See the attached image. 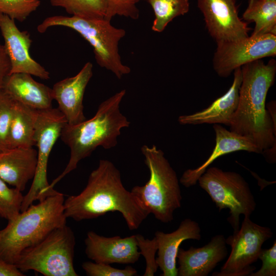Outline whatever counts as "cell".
I'll list each match as a JSON object with an SVG mask.
<instances>
[{
	"instance_id": "6da1fadb",
	"label": "cell",
	"mask_w": 276,
	"mask_h": 276,
	"mask_svg": "<svg viewBox=\"0 0 276 276\" xmlns=\"http://www.w3.org/2000/svg\"><path fill=\"white\" fill-rule=\"evenodd\" d=\"M63 205L66 218L76 221L117 211L130 230L137 229L149 214L139 198L126 189L119 170L107 159L99 160L85 188L79 194L68 196Z\"/></svg>"
},
{
	"instance_id": "7a4b0ae2",
	"label": "cell",
	"mask_w": 276,
	"mask_h": 276,
	"mask_svg": "<svg viewBox=\"0 0 276 276\" xmlns=\"http://www.w3.org/2000/svg\"><path fill=\"white\" fill-rule=\"evenodd\" d=\"M241 68L239 103L230 130L249 139L262 152L276 144V126L266 107L268 91L274 82L276 62L272 59L265 63L259 59Z\"/></svg>"
},
{
	"instance_id": "3957f363",
	"label": "cell",
	"mask_w": 276,
	"mask_h": 276,
	"mask_svg": "<svg viewBox=\"0 0 276 276\" xmlns=\"http://www.w3.org/2000/svg\"><path fill=\"white\" fill-rule=\"evenodd\" d=\"M125 94L126 90L123 89L102 102L91 119L75 125H64L60 137L70 149V157L63 172L50 183L49 189H54L60 180L77 168L80 160L89 156L97 147L109 149L117 145L121 129L130 124L120 110Z\"/></svg>"
},
{
	"instance_id": "277c9868",
	"label": "cell",
	"mask_w": 276,
	"mask_h": 276,
	"mask_svg": "<svg viewBox=\"0 0 276 276\" xmlns=\"http://www.w3.org/2000/svg\"><path fill=\"white\" fill-rule=\"evenodd\" d=\"M64 200V195L58 192L36 204L33 203L9 220L0 230V259L14 264L22 251L66 224Z\"/></svg>"
},
{
	"instance_id": "5b68a950",
	"label": "cell",
	"mask_w": 276,
	"mask_h": 276,
	"mask_svg": "<svg viewBox=\"0 0 276 276\" xmlns=\"http://www.w3.org/2000/svg\"><path fill=\"white\" fill-rule=\"evenodd\" d=\"M61 26L78 32L91 45L97 63L111 72L120 79L129 74L130 68L123 64L119 54L120 41L126 31L113 26L105 18L79 16L55 15L44 19L37 27L39 33H44L53 27Z\"/></svg>"
},
{
	"instance_id": "8992f818",
	"label": "cell",
	"mask_w": 276,
	"mask_h": 276,
	"mask_svg": "<svg viewBox=\"0 0 276 276\" xmlns=\"http://www.w3.org/2000/svg\"><path fill=\"white\" fill-rule=\"evenodd\" d=\"M141 151L150 177L145 185L135 186L131 191L156 219L163 223L171 222L174 211L181 205L182 196L176 173L164 152L156 146L143 145Z\"/></svg>"
},
{
	"instance_id": "52a82bcc",
	"label": "cell",
	"mask_w": 276,
	"mask_h": 276,
	"mask_svg": "<svg viewBox=\"0 0 276 276\" xmlns=\"http://www.w3.org/2000/svg\"><path fill=\"white\" fill-rule=\"evenodd\" d=\"M76 240L66 224L24 251L14 265L21 271L33 270L45 276H78L74 266Z\"/></svg>"
},
{
	"instance_id": "ba28073f",
	"label": "cell",
	"mask_w": 276,
	"mask_h": 276,
	"mask_svg": "<svg viewBox=\"0 0 276 276\" xmlns=\"http://www.w3.org/2000/svg\"><path fill=\"white\" fill-rule=\"evenodd\" d=\"M199 186L210 196L219 211L228 209L227 221L233 233L240 228V216L250 217L256 202L248 183L238 173L209 167L199 178Z\"/></svg>"
},
{
	"instance_id": "9c48e42d",
	"label": "cell",
	"mask_w": 276,
	"mask_h": 276,
	"mask_svg": "<svg viewBox=\"0 0 276 276\" xmlns=\"http://www.w3.org/2000/svg\"><path fill=\"white\" fill-rule=\"evenodd\" d=\"M66 123L64 116L58 108L37 110L34 136L37 148L36 169L31 187L24 196L20 212L26 210L35 201H41L58 192L49 188L48 163L52 148Z\"/></svg>"
},
{
	"instance_id": "30bf717a",
	"label": "cell",
	"mask_w": 276,
	"mask_h": 276,
	"mask_svg": "<svg viewBox=\"0 0 276 276\" xmlns=\"http://www.w3.org/2000/svg\"><path fill=\"white\" fill-rule=\"evenodd\" d=\"M273 236L271 229L259 225L244 217L241 227L226 239L230 245V255L219 272L215 276H247L254 272L256 267L251 265L259 259L264 243Z\"/></svg>"
},
{
	"instance_id": "8fae6325",
	"label": "cell",
	"mask_w": 276,
	"mask_h": 276,
	"mask_svg": "<svg viewBox=\"0 0 276 276\" xmlns=\"http://www.w3.org/2000/svg\"><path fill=\"white\" fill-rule=\"evenodd\" d=\"M213 67L223 78L229 76L243 65L276 55V35L266 34L248 36L235 40L217 42Z\"/></svg>"
},
{
	"instance_id": "7c38bea8",
	"label": "cell",
	"mask_w": 276,
	"mask_h": 276,
	"mask_svg": "<svg viewBox=\"0 0 276 276\" xmlns=\"http://www.w3.org/2000/svg\"><path fill=\"white\" fill-rule=\"evenodd\" d=\"M206 28L217 42L249 36L250 29L239 16L235 0H197Z\"/></svg>"
},
{
	"instance_id": "4fadbf2b",
	"label": "cell",
	"mask_w": 276,
	"mask_h": 276,
	"mask_svg": "<svg viewBox=\"0 0 276 276\" xmlns=\"http://www.w3.org/2000/svg\"><path fill=\"white\" fill-rule=\"evenodd\" d=\"M0 30L11 63L10 74L26 73L44 80L50 79V73L30 54L32 40L27 31L19 30L14 20L1 13Z\"/></svg>"
},
{
	"instance_id": "5bb4252c",
	"label": "cell",
	"mask_w": 276,
	"mask_h": 276,
	"mask_svg": "<svg viewBox=\"0 0 276 276\" xmlns=\"http://www.w3.org/2000/svg\"><path fill=\"white\" fill-rule=\"evenodd\" d=\"M84 242L87 257L96 263L134 264L141 256L135 235L108 237L89 231Z\"/></svg>"
},
{
	"instance_id": "9a60e30c",
	"label": "cell",
	"mask_w": 276,
	"mask_h": 276,
	"mask_svg": "<svg viewBox=\"0 0 276 276\" xmlns=\"http://www.w3.org/2000/svg\"><path fill=\"white\" fill-rule=\"evenodd\" d=\"M93 64L87 62L77 75L56 82L52 88L53 99L68 124L75 125L86 120L83 100L86 87L93 76Z\"/></svg>"
},
{
	"instance_id": "2e32d148",
	"label": "cell",
	"mask_w": 276,
	"mask_h": 276,
	"mask_svg": "<svg viewBox=\"0 0 276 276\" xmlns=\"http://www.w3.org/2000/svg\"><path fill=\"white\" fill-rule=\"evenodd\" d=\"M227 254L226 239L221 234L212 237L201 247L191 246L187 250L179 247L177 255V275L207 276Z\"/></svg>"
},
{
	"instance_id": "e0dca14e",
	"label": "cell",
	"mask_w": 276,
	"mask_h": 276,
	"mask_svg": "<svg viewBox=\"0 0 276 276\" xmlns=\"http://www.w3.org/2000/svg\"><path fill=\"white\" fill-rule=\"evenodd\" d=\"M155 238L157 244L156 262L162 271V276H177L176 259L179 246L186 240H200L201 228L198 223L186 218L174 232L166 233L157 231Z\"/></svg>"
},
{
	"instance_id": "ac0fdd59",
	"label": "cell",
	"mask_w": 276,
	"mask_h": 276,
	"mask_svg": "<svg viewBox=\"0 0 276 276\" xmlns=\"http://www.w3.org/2000/svg\"><path fill=\"white\" fill-rule=\"evenodd\" d=\"M232 84L227 91L214 101L208 108L201 111L178 117V121L181 125H198L218 124L230 125L239 103V90L242 82L241 67L234 72Z\"/></svg>"
},
{
	"instance_id": "d6986e66",
	"label": "cell",
	"mask_w": 276,
	"mask_h": 276,
	"mask_svg": "<svg viewBox=\"0 0 276 276\" xmlns=\"http://www.w3.org/2000/svg\"><path fill=\"white\" fill-rule=\"evenodd\" d=\"M213 128L216 135L214 149L202 165L195 169H187L183 173L179 182L186 188L195 185L211 164L221 156L238 151L262 153L261 151L246 137L228 130L218 124H214Z\"/></svg>"
},
{
	"instance_id": "ffe728a7",
	"label": "cell",
	"mask_w": 276,
	"mask_h": 276,
	"mask_svg": "<svg viewBox=\"0 0 276 276\" xmlns=\"http://www.w3.org/2000/svg\"><path fill=\"white\" fill-rule=\"evenodd\" d=\"M37 162V151L33 147L7 149L0 152V178L23 191L33 179Z\"/></svg>"
},
{
	"instance_id": "44dd1931",
	"label": "cell",
	"mask_w": 276,
	"mask_h": 276,
	"mask_svg": "<svg viewBox=\"0 0 276 276\" xmlns=\"http://www.w3.org/2000/svg\"><path fill=\"white\" fill-rule=\"evenodd\" d=\"M2 90L14 101L37 110L52 107V89L35 81L26 73L9 75L5 80Z\"/></svg>"
},
{
	"instance_id": "7402d4cb",
	"label": "cell",
	"mask_w": 276,
	"mask_h": 276,
	"mask_svg": "<svg viewBox=\"0 0 276 276\" xmlns=\"http://www.w3.org/2000/svg\"><path fill=\"white\" fill-rule=\"evenodd\" d=\"M37 110L14 101L7 137V148L35 146V124Z\"/></svg>"
},
{
	"instance_id": "603a6c76",
	"label": "cell",
	"mask_w": 276,
	"mask_h": 276,
	"mask_svg": "<svg viewBox=\"0 0 276 276\" xmlns=\"http://www.w3.org/2000/svg\"><path fill=\"white\" fill-rule=\"evenodd\" d=\"M243 19L255 22L251 35H276V0H249Z\"/></svg>"
},
{
	"instance_id": "cb8c5ba5",
	"label": "cell",
	"mask_w": 276,
	"mask_h": 276,
	"mask_svg": "<svg viewBox=\"0 0 276 276\" xmlns=\"http://www.w3.org/2000/svg\"><path fill=\"white\" fill-rule=\"evenodd\" d=\"M155 15L152 29L163 32L175 17L183 15L189 10V0H147Z\"/></svg>"
},
{
	"instance_id": "d4e9b609",
	"label": "cell",
	"mask_w": 276,
	"mask_h": 276,
	"mask_svg": "<svg viewBox=\"0 0 276 276\" xmlns=\"http://www.w3.org/2000/svg\"><path fill=\"white\" fill-rule=\"evenodd\" d=\"M54 7L63 8L72 16L87 17H105L106 6L104 0H50Z\"/></svg>"
},
{
	"instance_id": "484cf974",
	"label": "cell",
	"mask_w": 276,
	"mask_h": 276,
	"mask_svg": "<svg viewBox=\"0 0 276 276\" xmlns=\"http://www.w3.org/2000/svg\"><path fill=\"white\" fill-rule=\"evenodd\" d=\"M7 184L0 178V217L9 221L20 212L24 196L21 191Z\"/></svg>"
},
{
	"instance_id": "4316f807",
	"label": "cell",
	"mask_w": 276,
	"mask_h": 276,
	"mask_svg": "<svg viewBox=\"0 0 276 276\" xmlns=\"http://www.w3.org/2000/svg\"><path fill=\"white\" fill-rule=\"evenodd\" d=\"M40 5V0H0V13L23 22Z\"/></svg>"
},
{
	"instance_id": "83f0119b",
	"label": "cell",
	"mask_w": 276,
	"mask_h": 276,
	"mask_svg": "<svg viewBox=\"0 0 276 276\" xmlns=\"http://www.w3.org/2000/svg\"><path fill=\"white\" fill-rule=\"evenodd\" d=\"M82 267L88 276H134L137 271L131 266H127L124 269L114 268L109 264L84 262Z\"/></svg>"
},
{
	"instance_id": "f1b7e54d",
	"label": "cell",
	"mask_w": 276,
	"mask_h": 276,
	"mask_svg": "<svg viewBox=\"0 0 276 276\" xmlns=\"http://www.w3.org/2000/svg\"><path fill=\"white\" fill-rule=\"evenodd\" d=\"M135 237L141 255L144 256L146 260V267L143 275L153 276L158 267L155 258L157 251L156 239L154 237L152 240L146 239L141 234L135 235Z\"/></svg>"
},
{
	"instance_id": "f546056e",
	"label": "cell",
	"mask_w": 276,
	"mask_h": 276,
	"mask_svg": "<svg viewBox=\"0 0 276 276\" xmlns=\"http://www.w3.org/2000/svg\"><path fill=\"white\" fill-rule=\"evenodd\" d=\"M14 100L0 90V152L7 148V137Z\"/></svg>"
},
{
	"instance_id": "4dcf8cb0",
	"label": "cell",
	"mask_w": 276,
	"mask_h": 276,
	"mask_svg": "<svg viewBox=\"0 0 276 276\" xmlns=\"http://www.w3.org/2000/svg\"><path fill=\"white\" fill-rule=\"evenodd\" d=\"M106 6L105 18L110 20L116 15L123 16L133 19L139 17V10L133 0H104Z\"/></svg>"
},
{
	"instance_id": "1f68e13d",
	"label": "cell",
	"mask_w": 276,
	"mask_h": 276,
	"mask_svg": "<svg viewBox=\"0 0 276 276\" xmlns=\"http://www.w3.org/2000/svg\"><path fill=\"white\" fill-rule=\"evenodd\" d=\"M262 261L261 267L259 270L252 272L249 276L276 275V241L268 249H262L259 256Z\"/></svg>"
},
{
	"instance_id": "d6a6232c",
	"label": "cell",
	"mask_w": 276,
	"mask_h": 276,
	"mask_svg": "<svg viewBox=\"0 0 276 276\" xmlns=\"http://www.w3.org/2000/svg\"><path fill=\"white\" fill-rule=\"evenodd\" d=\"M11 63L4 45L0 42V90L6 77L10 74Z\"/></svg>"
},
{
	"instance_id": "836d02e7",
	"label": "cell",
	"mask_w": 276,
	"mask_h": 276,
	"mask_svg": "<svg viewBox=\"0 0 276 276\" xmlns=\"http://www.w3.org/2000/svg\"><path fill=\"white\" fill-rule=\"evenodd\" d=\"M23 272L14 264L8 263L0 259V276H23Z\"/></svg>"
},
{
	"instance_id": "e575fe53",
	"label": "cell",
	"mask_w": 276,
	"mask_h": 276,
	"mask_svg": "<svg viewBox=\"0 0 276 276\" xmlns=\"http://www.w3.org/2000/svg\"><path fill=\"white\" fill-rule=\"evenodd\" d=\"M141 0H133V1L135 3H137V2H139Z\"/></svg>"
}]
</instances>
